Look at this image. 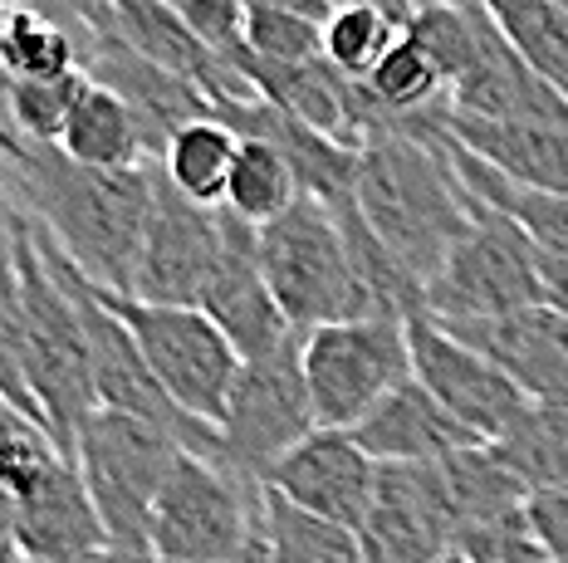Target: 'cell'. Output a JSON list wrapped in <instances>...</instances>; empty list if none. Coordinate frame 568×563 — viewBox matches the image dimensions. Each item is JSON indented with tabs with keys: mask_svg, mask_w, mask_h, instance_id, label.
I'll return each mask as SVG.
<instances>
[{
	"mask_svg": "<svg viewBox=\"0 0 568 563\" xmlns=\"http://www.w3.org/2000/svg\"><path fill=\"white\" fill-rule=\"evenodd\" d=\"M353 206L368 221L373 240L426 295V285L442 275V265L470 231V211H476V196L466 192L446 157L442 103L417 113L407 133L373 137L358 152Z\"/></svg>",
	"mask_w": 568,
	"mask_h": 563,
	"instance_id": "1",
	"label": "cell"
},
{
	"mask_svg": "<svg viewBox=\"0 0 568 563\" xmlns=\"http://www.w3.org/2000/svg\"><path fill=\"white\" fill-rule=\"evenodd\" d=\"M6 167L10 177L0 192L59 245V255L93 285L128 295L158 167L142 162L128 172H93L59 147H26L20 157H6Z\"/></svg>",
	"mask_w": 568,
	"mask_h": 563,
	"instance_id": "2",
	"label": "cell"
},
{
	"mask_svg": "<svg viewBox=\"0 0 568 563\" xmlns=\"http://www.w3.org/2000/svg\"><path fill=\"white\" fill-rule=\"evenodd\" d=\"M16 279H20V309H26V378L34 407H40V421L50 431V441L59 446V455L74 461L79 431L99 412L89 334L54 240L34 226L26 211H20L16 226Z\"/></svg>",
	"mask_w": 568,
	"mask_h": 563,
	"instance_id": "3",
	"label": "cell"
},
{
	"mask_svg": "<svg viewBox=\"0 0 568 563\" xmlns=\"http://www.w3.org/2000/svg\"><path fill=\"white\" fill-rule=\"evenodd\" d=\"M255 250L265 285L294 334H314L328 324H353L383 314L368 279L348 250L334 206L300 196L280 221L255 231Z\"/></svg>",
	"mask_w": 568,
	"mask_h": 563,
	"instance_id": "4",
	"label": "cell"
},
{
	"mask_svg": "<svg viewBox=\"0 0 568 563\" xmlns=\"http://www.w3.org/2000/svg\"><path fill=\"white\" fill-rule=\"evenodd\" d=\"M93 285V279H89ZM93 295L109 314L123 319V328L133 334V344L148 358L152 378L162 382V392L182 407L186 417L221 427L231 402V387L241 378V354L231 348V338L201 309H176V304H148L123 289H103L93 285Z\"/></svg>",
	"mask_w": 568,
	"mask_h": 563,
	"instance_id": "5",
	"label": "cell"
},
{
	"mask_svg": "<svg viewBox=\"0 0 568 563\" xmlns=\"http://www.w3.org/2000/svg\"><path fill=\"white\" fill-rule=\"evenodd\" d=\"M535 304H549L535 240L505 211L485 206L476 196L470 231L460 236L452 260L442 265V275L426 285L422 309L436 324H480V319H505V314L535 309Z\"/></svg>",
	"mask_w": 568,
	"mask_h": 563,
	"instance_id": "6",
	"label": "cell"
},
{
	"mask_svg": "<svg viewBox=\"0 0 568 563\" xmlns=\"http://www.w3.org/2000/svg\"><path fill=\"white\" fill-rule=\"evenodd\" d=\"M176 455V446L168 431L148 427L138 417L109 412L99 407L74 446V465L84 475V490L99 510L103 530H109L113 549H133V554H152L148 549V524L158 510V495L168 485Z\"/></svg>",
	"mask_w": 568,
	"mask_h": 563,
	"instance_id": "7",
	"label": "cell"
},
{
	"mask_svg": "<svg viewBox=\"0 0 568 563\" xmlns=\"http://www.w3.org/2000/svg\"><path fill=\"white\" fill-rule=\"evenodd\" d=\"M265 485L231 475L226 465L176 455L168 485L148 524V549L158 563H241L260 534Z\"/></svg>",
	"mask_w": 568,
	"mask_h": 563,
	"instance_id": "8",
	"label": "cell"
},
{
	"mask_svg": "<svg viewBox=\"0 0 568 563\" xmlns=\"http://www.w3.org/2000/svg\"><path fill=\"white\" fill-rule=\"evenodd\" d=\"M0 485L16 500V539L26 563H59L109 549V530L93 510L84 475L59 455L50 431L20 427L0 446Z\"/></svg>",
	"mask_w": 568,
	"mask_h": 563,
	"instance_id": "9",
	"label": "cell"
},
{
	"mask_svg": "<svg viewBox=\"0 0 568 563\" xmlns=\"http://www.w3.org/2000/svg\"><path fill=\"white\" fill-rule=\"evenodd\" d=\"M300 358L314 421L328 431H353L393 387L412 378L407 319L373 314V319L314 328L300 334Z\"/></svg>",
	"mask_w": 568,
	"mask_h": 563,
	"instance_id": "10",
	"label": "cell"
},
{
	"mask_svg": "<svg viewBox=\"0 0 568 563\" xmlns=\"http://www.w3.org/2000/svg\"><path fill=\"white\" fill-rule=\"evenodd\" d=\"M216 431H221V465L231 475L251 480V485H265V475L284 455L310 431H318L310 387H304L300 334L280 354L245 362Z\"/></svg>",
	"mask_w": 568,
	"mask_h": 563,
	"instance_id": "11",
	"label": "cell"
},
{
	"mask_svg": "<svg viewBox=\"0 0 568 563\" xmlns=\"http://www.w3.org/2000/svg\"><path fill=\"white\" fill-rule=\"evenodd\" d=\"M407 348H412V378H417L460 427L476 431L485 446L505 441L519 421H525L529 407H535L490 358H480L470 344L446 334L426 309L407 314Z\"/></svg>",
	"mask_w": 568,
	"mask_h": 563,
	"instance_id": "12",
	"label": "cell"
},
{
	"mask_svg": "<svg viewBox=\"0 0 568 563\" xmlns=\"http://www.w3.org/2000/svg\"><path fill=\"white\" fill-rule=\"evenodd\" d=\"M158 167V162H152ZM221 250H226V226L221 211H206L158 172L152 182V216L138 245L133 265V289L128 295L148 304H176V309H196L206 285L221 269Z\"/></svg>",
	"mask_w": 568,
	"mask_h": 563,
	"instance_id": "13",
	"label": "cell"
},
{
	"mask_svg": "<svg viewBox=\"0 0 568 563\" xmlns=\"http://www.w3.org/2000/svg\"><path fill=\"white\" fill-rule=\"evenodd\" d=\"M460 534L442 461L377 465V490L358 530L363 563H442Z\"/></svg>",
	"mask_w": 568,
	"mask_h": 563,
	"instance_id": "14",
	"label": "cell"
},
{
	"mask_svg": "<svg viewBox=\"0 0 568 563\" xmlns=\"http://www.w3.org/2000/svg\"><path fill=\"white\" fill-rule=\"evenodd\" d=\"M265 490H275L294 510H310L358 534L377 490V461L353 441V431L318 427L265 475Z\"/></svg>",
	"mask_w": 568,
	"mask_h": 563,
	"instance_id": "15",
	"label": "cell"
},
{
	"mask_svg": "<svg viewBox=\"0 0 568 563\" xmlns=\"http://www.w3.org/2000/svg\"><path fill=\"white\" fill-rule=\"evenodd\" d=\"M221 226H226V250H221V269L206 285L196 309L231 338L241 362L270 358L290 344L294 328L265 285V269H260V250H255V226H245L226 206H221Z\"/></svg>",
	"mask_w": 568,
	"mask_h": 563,
	"instance_id": "16",
	"label": "cell"
},
{
	"mask_svg": "<svg viewBox=\"0 0 568 563\" xmlns=\"http://www.w3.org/2000/svg\"><path fill=\"white\" fill-rule=\"evenodd\" d=\"M510 378L529 402H568V314L535 304L480 324H442Z\"/></svg>",
	"mask_w": 568,
	"mask_h": 563,
	"instance_id": "17",
	"label": "cell"
},
{
	"mask_svg": "<svg viewBox=\"0 0 568 563\" xmlns=\"http://www.w3.org/2000/svg\"><path fill=\"white\" fill-rule=\"evenodd\" d=\"M446 113L476 123H568V99L519 60L490 20L476 64L446 89Z\"/></svg>",
	"mask_w": 568,
	"mask_h": 563,
	"instance_id": "18",
	"label": "cell"
},
{
	"mask_svg": "<svg viewBox=\"0 0 568 563\" xmlns=\"http://www.w3.org/2000/svg\"><path fill=\"white\" fill-rule=\"evenodd\" d=\"M353 441H358L377 465H432V461H452L460 451L485 446L476 431L460 427L417 378L393 387V392L353 427Z\"/></svg>",
	"mask_w": 568,
	"mask_h": 563,
	"instance_id": "19",
	"label": "cell"
},
{
	"mask_svg": "<svg viewBox=\"0 0 568 563\" xmlns=\"http://www.w3.org/2000/svg\"><path fill=\"white\" fill-rule=\"evenodd\" d=\"M442 127L510 182L529 192L568 196V123H476L446 113L442 103Z\"/></svg>",
	"mask_w": 568,
	"mask_h": 563,
	"instance_id": "20",
	"label": "cell"
},
{
	"mask_svg": "<svg viewBox=\"0 0 568 563\" xmlns=\"http://www.w3.org/2000/svg\"><path fill=\"white\" fill-rule=\"evenodd\" d=\"M59 152L93 172H128V167L148 162L133 109H128L113 89L93 84V79H84L74 109H69V123H64V133H59Z\"/></svg>",
	"mask_w": 568,
	"mask_h": 563,
	"instance_id": "21",
	"label": "cell"
},
{
	"mask_svg": "<svg viewBox=\"0 0 568 563\" xmlns=\"http://www.w3.org/2000/svg\"><path fill=\"white\" fill-rule=\"evenodd\" d=\"M235 152H241L235 127H226L221 119H196L172 133V143L158 157V172L176 186V196L206 211H221L235 172Z\"/></svg>",
	"mask_w": 568,
	"mask_h": 563,
	"instance_id": "22",
	"label": "cell"
},
{
	"mask_svg": "<svg viewBox=\"0 0 568 563\" xmlns=\"http://www.w3.org/2000/svg\"><path fill=\"white\" fill-rule=\"evenodd\" d=\"M480 6L490 10L495 30L519 60L559 99H568V10L554 0H480Z\"/></svg>",
	"mask_w": 568,
	"mask_h": 563,
	"instance_id": "23",
	"label": "cell"
},
{
	"mask_svg": "<svg viewBox=\"0 0 568 563\" xmlns=\"http://www.w3.org/2000/svg\"><path fill=\"white\" fill-rule=\"evenodd\" d=\"M260 539H265V563H363L358 534L310 510H294L275 490H265L260 504Z\"/></svg>",
	"mask_w": 568,
	"mask_h": 563,
	"instance_id": "24",
	"label": "cell"
},
{
	"mask_svg": "<svg viewBox=\"0 0 568 563\" xmlns=\"http://www.w3.org/2000/svg\"><path fill=\"white\" fill-rule=\"evenodd\" d=\"M300 196H304L300 177H294V167L284 162V152L260 143V137H241L235 172H231V186H226L231 216H241L245 226L260 231V226H270V221H280Z\"/></svg>",
	"mask_w": 568,
	"mask_h": 563,
	"instance_id": "25",
	"label": "cell"
},
{
	"mask_svg": "<svg viewBox=\"0 0 568 563\" xmlns=\"http://www.w3.org/2000/svg\"><path fill=\"white\" fill-rule=\"evenodd\" d=\"M495 455L525 480L529 495L568 485V402H535L510 437L495 441Z\"/></svg>",
	"mask_w": 568,
	"mask_h": 563,
	"instance_id": "26",
	"label": "cell"
},
{
	"mask_svg": "<svg viewBox=\"0 0 568 563\" xmlns=\"http://www.w3.org/2000/svg\"><path fill=\"white\" fill-rule=\"evenodd\" d=\"M79 69V50L34 6L0 16V74L6 79H64Z\"/></svg>",
	"mask_w": 568,
	"mask_h": 563,
	"instance_id": "27",
	"label": "cell"
},
{
	"mask_svg": "<svg viewBox=\"0 0 568 563\" xmlns=\"http://www.w3.org/2000/svg\"><path fill=\"white\" fill-rule=\"evenodd\" d=\"M79 89H84V69L64 79H6L0 123L26 147H59V133H64Z\"/></svg>",
	"mask_w": 568,
	"mask_h": 563,
	"instance_id": "28",
	"label": "cell"
},
{
	"mask_svg": "<svg viewBox=\"0 0 568 563\" xmlns=\"http://www.w3.org/2000/svg\"><path fill=\"white\" fill-rule=\"evenodd\" d=\"M402 25L377 6H334L324 20V60L353 84H368V74L383 64V54L397 44Z\"/></svg>",
	"mask_w": 568,
	"mask_h": 563,
	"instance_id": "29",
	"label": "cell"
},
{
	"mask_svg": "<svg viewBox=\"0 0 568 563\" xmlns=\"http://www.w3.org/2000/svg\"><path fill=\"white\" fill-rule=\"evenodd\" d=\"M368 93L387 119H417V113L446 103V79L442 69L426 60L422 44H412L407 34H397V44L383 54V64L368 74Z\"/></svg>",
	"mask_w": 568,
	"mask_h": 563,
	"instance_id": "30",
	"label": "cell"
},
{
	"mask_svg": "<svg viewBox=\"0 0 568 563\" xmlns=\"http://www.w3.org/2000/svg\"><path fill=\"white\" fill-rule=\"evenodd\" d=\"M245 54L260 64L324 60V25L290 10H245Z\"/></svg>",
	"mask_w": 568,
	"mask_h": 563,
	"instance_id": "31",
	"label": "cell"
},
{
	"mask_svg": "<svg viewBox=\"0 0 568 563\" xmlns=\"http://www.w3.org/2000/svg\"><path fill=\"white\" fill-rule=\"evenodd\" d=\"M0 397H6L20 417H30L34 427H44L40 407H34V392H30V378H26V309H20L16 260L0 275Z\"/></svg>",
	"mask_w": 568,
	"mask_h": 563,
	"instance_id": "32",
	"label": "cell"
},
{
	"mask_svg": "<svg viewBox=\"0 0 568 563\" xmlns=\"http://www.w3.org/2000/svg\"><path fill=\"white\" fill-rule=\"evenodd\" d=\"M456 559L466 563H549V554L539 549L535 530H529L525 510L500 514V520H485L470 524V530L456 534Z\"/></svg>",
	"mask_w": 568,
	"mask_h": 563,
	"instance_id": "33",
	"label": "cell"
},
{
	"mask_svg": "<svg viewBox=\"0 0 568 563\" xmlns=\"http://www.w3.org/2000/svg\"><path fill=\"white\" fill-rule=\"evenodd\" d=\"M172 10L216 60L241 69V60H245V6L241 0H172Z\"/></svg>",
	"mask_w": 568,
	"mask_h": 563,
	"instance_id": "34",
	"label": "cell"
},
{
	"mask_svg": "<svg viewBox=\"0 0 568 563\" xmlns=\"http://www.w3.org/2000/svg\"><path fill=\"white\" fill-rule=\"evenodd\" d=\"M525 520H529V530H535L544 554L554 563H568V485L535 490V495L525 500Z\"/></svg>",
	"mask_w": 568,
	"mask_h": 563,
	"instance_id": "35",
	"label": "cell"
},
{
	"mask_svg": "<svg viewBox=\"0 0 568 563\" xmlns=\"http://www.w3.org/2000/svg\"><path fill=\"white\" fill-rule=\"evenodd\" d=\"M241 6L245 10H290V16L318 20V25L334 16V0H241Z\"/></svg>",
	"mask_w": 568,
	"mask_h": 563,
	"instance_id": "36",
	"label": "cell"
},
{
	"mask_svg": "<svg viewBox=\"0 0 568 563\" xmlns=\"http://www.w3.org/2000/svg\"><path fill=\"white\" fill-rule=\"evenodd\" d=\"M0 563H26L16 539V500H10L6 485H0Z\"/></svg>",
	"mask_w": 568,
	"mask_h": 563,
	"instance_id": "37",
	"label": "cell"
},
{
	"mask_svg": "<svg viewBox=\"0 0 568 563\" xmlns=\"http://www.w3.org/2000/svg\"><path fill=\"white\" fill-rule=\"evenodd\" d=\"M16 226H20V211L6 192H0V275H6L10 260H16Z\"/></svg>",
	"mask_w": 568,
	"mask_h": 563,
	"instance_id": "38",
	"label": "cell"
},
{
	"mask_svg": "<svg viewBox=\"0 0 568 563\" xmlns=\"http://www.w3.org/2000/svg\"><path fill=\"white\" fill-rule=\"evenodd\" d=\"M59 563H158L152 554H133V549H93V554H79V559H59Z\"/></svg>",
	"mask_w": 568,
	"mask_h": 563,
	"instance_id": "39",
	"label": "cell"
},
{
	"mask_svg": "<svg viewBox=\"0 0 568 563\" xmlns=\"http://www.w3.org/2000/svg\"><path fill=\"white\" fill-rule=\"evenodd\" d=\"M20 427H34V421H30V417H20V412H16V407H10V402H6V397H0V446H6L10 437H16V431H20ZM40 431H44V427H40Z\"/></svg>",
	"mask_w": 568,
	"mask_h": 563,
	"instance_id": "40",
	"label": "cell"
},
{
	"mask_svg": "<svg viewBox=\"0 0 568 563\" xmlns=\"http://www.w3.org/2000/svg\"><path fill=\"white\" fill-rule=\"evenodd\" d=\"M0 147H6V157H20V152H26V143H20V137L10 133L6 123H0Z\"/></svg>",
	"mask_w": 568,
	"mask_h": 563,
	"instance_id": "41",
	"label": "cell"
},
{
	"mask_svg": "<svg viewBox=\"0 0 568 563\" xmlns=\"http://www.w3.org/2000/svg\"><path fill=\"white\" fill-rule=\"evenodd\" d=\"M260 504H265V500H260ZM241 563H265V539H260V534H255V544H251V549H245V559H241Z\"/></svg>",
	"mask_w": 568,
	"mask_h": 563,
	"instance_id": "42",
	"label": "cell"
},
{
	"mask_svg": "<svg viewBox=\"0 0 568 563\" xmlns=\"http://www.w3.org/2000/svg\"><path fill=\"white\" fill-rule=\"evenodd\" d=\"M20 6H34V0H0V16H10V10H20Z\"/></svg>",
	"mask_w": 568,
	"mask_h": 563,
	"instance_id": "43",
	"label": "cell"
},
{
	"mask_svg": "<svg viewBox=\"0 0 568 563\" xmlns=\"http://www.w3.org/2000/svg\"><path fill=\"white\" fill-rule=\"evenodd\" d=\"M334 6H363V0H334Z\"/></svg>",
	"mask_w": 568,
	"mask_h": 563,
	"instance_id": "44",
	"label": "cell"
},
{
	"mask_svg": "<svg viewBox=\"0 0 568 563\" xmlns=\"http://www.w3.org/2000/svg\"><path fill=\"white\" fill-rule=\"evenodd\" d=\"M442 563H466V559H456V554H452V559H442Z\"/></svg>",
	"mask_w": 568,
	"mask_h": 563,
	"instance_id": "45",
	"label": "cell"
},
{
	"mask_svg": "<svg viewBox=\"0 0 568 563\" xmlns=\"http://www.w3.org/2000/svg\"><path fill=\"white\" fill-rule=\"evenodd\" d=\"M554 6H564V10H568V0H554Z\"/></svg>",
	"mask_w": 568,
	"mask_h": 563,
	"instance_id": "46",
	"label": "cell"
},
{
	"mask_svg": "<svg viewBox=\"0 0 568 563\" xmlns=\"http://www.w3.org/2000/svg\"><path fill=\"white\" fill-rule=\"evenodd\" d=\"M0 157H6V147H0Z\"/></svg>",
	"mask_w": 568,
	"mask_h": 563,
	"instance_id": "47",
	"label": "cell"
},
{
	"mask_svg": "<svg viewBox=\"0 0 568 563\" xmlns=\"http://www.w3.org/2000/svg\"><path fill=\"white\" fill-rule=\"evenodd\" d=\"M549 563H554V559H549Z\"/></svg>",
	"mask_w": 568,
	"mask_h": 563,
	"instance_id": "48",
	"label": "cell"
}]
</instances>
